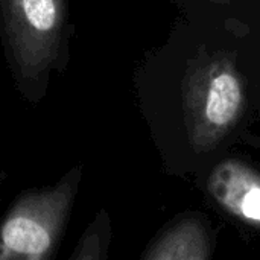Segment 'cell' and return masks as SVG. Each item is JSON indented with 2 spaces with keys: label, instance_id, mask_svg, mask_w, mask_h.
Returning a JSON list of instances; mask_svg holds the SVG:
<instances>
[{
  "label": "cell",
  "instance_id": "6da1fadb",
  "mask_svg": "<svg viewBox=\"0 0 260 260\" xmlns=\"http://www.w3.org/2000/svg\"><path fill=\"white\" fill-rule=\"evenodd\" d=\"M70 0H0V44L18 94L30 105L47 96L53 73L72 59Z\"/></svg>",
  "mask_w": 260,
  "mask_h": 260
},
{
  "label": "cell",
  "instance_id": "7a4b0ae2",
  "mask_svg": "<svg viewBox=\"0 0 260 260\" xmlns=\"http://www.w3.org/2000/svg\"><path fill=\"white\" fill-rule=\"evenodd\" d=\"M81 180L78 165L53 184L21 190L0 213V260L55 259Z\"/></svg>",
  "mask_w": 260,
  "mask_h": 260
},
{
  "label": "cell",
  "instance_id": "3957f363",
  "mask_svg": "<svg viewBox=\"0 0 260 260\" xmlns=\"http://www.w3.org/2000/svg\"><path fill=\"white\" fill-rule=\"evenodd\" d=\"M245 104L241 76L227 58L197 67L186 85L187 133L197 151L215 148L238 123Z\"/></svg>",
  "mask_w": 260,
  "mask_h": 260
},
{
  "label": "cell",
  "instance_id": "277c9868",
  "mask_svg": "<svg viewBox=\"0 0 260 260\" xmlns=\"http://www.w3.org/2000/svg\"><path fill=\"white\" fill-rule=\"evenodd\" d=\"M209 192L238 219L260 229V175L247 165L227 160L213 169Z\"/></svg>",
  "mask_w": 260,
  "mask_h": 260
},
{
  "label": "cell",
  "instance_id": "5b68a950",
  "mask_svg": "<svg viewBox=\"0 0 260 260\" xmlns=\"http://www.w3.org/2000/svg\"><path fill=\"white\" fill-rule=\"evenodd\" d=\"M210 256L207 235L195 221L181 222L161 236L145 254V259L201 260Z\"/></svg>",
  "mask_w": 260,
  "mask_h": 260
},
{
  "label": "cell",
  "instance_id": "8992f818",
  "mask_svg": "<svg viewBox=\"0 0 260 260\" xmlns=\"http://www.w3.org/2000/svg\"><path fill=\"white\" fill-rule=\"evenodd\" d=\"M107 236H108V227H107V222L104 221V216L101 215L84 232L73 253L70 254V259L88 260L105 257Z\"/></svg>",
  "mask_w": 260,
  "mask_h": 260
},
{
  "label": "cell",
  "instance_id": "52a82bcc",
  "mask_svg": "<svg viewBox=\"0 0 260 260\" xmlns=\"http://www.w3.org/2000/svg\"><path fill=\"white\" fill-rule=\"evenodd\" d=\"M6 178H8L6 172H5V171H2V172H0V187H2V184L6 181ZM0 213H2V212H0Z\"/></svg>",
  "mask_w": 260,
  "mask_h": 260
}]
</instances>
